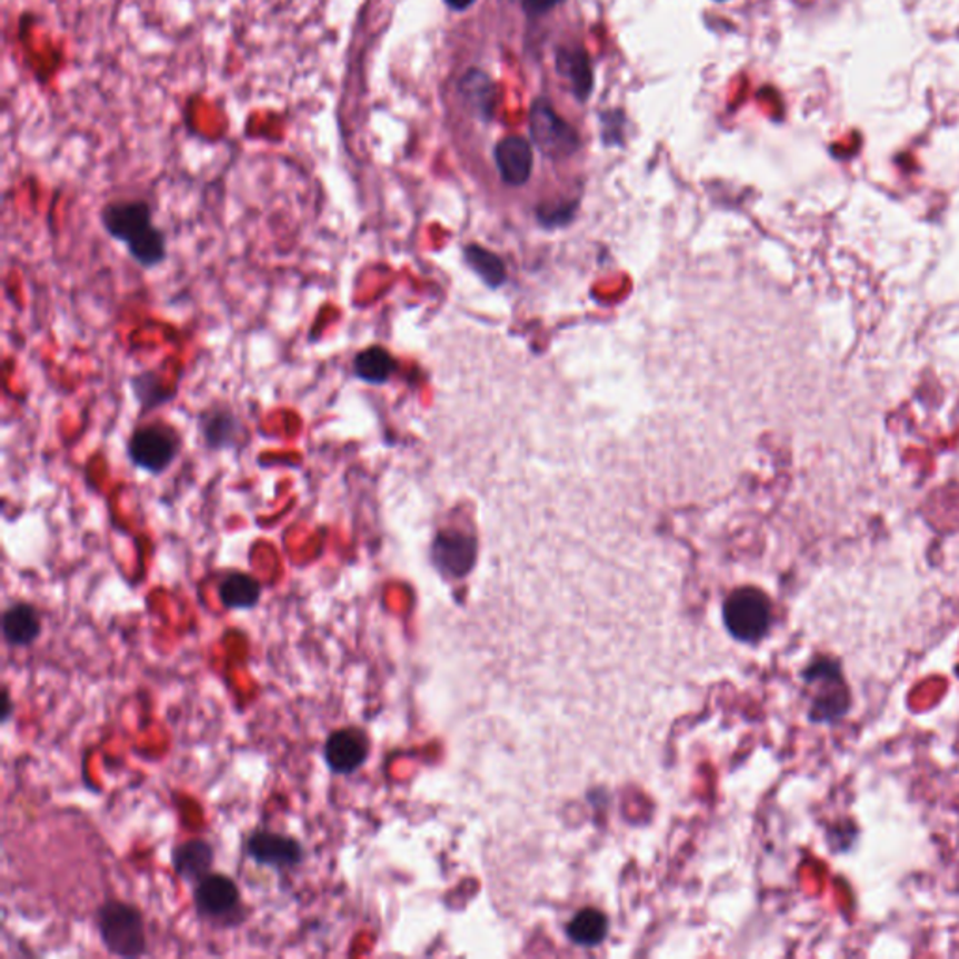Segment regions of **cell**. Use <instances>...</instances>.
<instances>
[{"label": "cell", "mask_w": 959, "mask_h": 959, "mask_svg": "<svg viewBox=\"0 0 959 959\" xmlns=\"http://www.w3.org/2000/svg\"><path fill=\"white\" fill-rule=\"evenodd\" d=\"M171 866L180 881L196 887L197 882L214 871V846L204 838L180 841L171 849Z\"/></svg>", "instance_id": "obj_11"}, {"label": "cell", "mask_w": 959, "mask_h": 959, "mask_svg": "<svg viewBox=\"0 0 959 959\" xmlns=\"http://www.w3.org/2000/svg\"><path fill=\"white\" fill-rule=\"evenodd\" d=\"M565 0H523V10L531 18H540L543 13L551 12L555 8L562 4Z\"/></svg>", "instance_id": "obj_22"}, {"label": "cell", "mask_w": 959, "mask_h": 959, "mask_svg": "<svg viewBox=\"0 0 959 959\" xmlns=\"http://www.w3.org/2000/svg\"><path fill=\"white\" fill-rule=\"evenodd\" d=\"M130 387L141 407V414L160 409L174 400L173 388H169L168 382L163 381L156 371H141L138 376L131 377Z\"/></svg>", "instance_id": "obj_18"}, {"label": "cell", "mask_w": 959, "mask_h": 959, "mask_svg": "<svg viewBox=\"0 0 959 959\" xmlns=\"http://www.w3.org/2000/svg\"><path fill=\"white\" fill-rule=\"evenodd\" d=\"M567 933L579 947H595L608 933V918L597 909H583L568 923Z\"/></svg>", "instance_id": "obj_19"}, {"label": "cell", "mask_w": 959, "mask_h": 959, "mask_svg": "<svg viewBox=\"0 0 959 959\" xmlns=\"http://www.w3.org/2000/svg\"><path fill=\"white\" fill-rule=\"evenodd\" d=\"M461 94L482 117H489L493 111L495 87L486 73H467L461 81Z\"/></svg>", "instance_id": "obj_20"}, {"label": "cell", "mask_w": 959, "mask_h": 959, "mask_svg": "<svg viewBox=\"0 0 959 959\" xmlns=\"http://www.w3.org/2000/svg\"><path fill=\"white\" fill-rule=\"evenodd\" d=\"M448 8H452L456 12H466L477 2V0H444Z\"/></svg>", "instance_id": "obj_24"}, {"label": "cell", "mask_w": 959, "mask_h": 959, "mask_svg": "<svg viewBox=\"0 0 959 959\" xmlns=\"http://www.w3.org/2000/svg\"><path fill=\"white\" fill-rule=\"evenodd\" d=\"M371 742L360 727H340L328 735L322 746V759L334 776H352L368 763Z\"/></svg>", "instance_id": "obj_9"}, {"label": "cell", "mask_w": 959, "mask_h": 959, "mask_svg": "<svg viewBox=\"0 0 959 959\" xmlns=\"http://www.w3.org/2000/svg\"><path fill=\"white\" fill-rule=\"evenodd\" d=\"M197 429L207 450L226 452L239 447L242 422L231 407L210 406L197 414Z\"/></svg>", "instance_id": "obj_10"}, {"label": "cell", "mask_w": 959, "mask_h": 959, "mask_svg": "<svg viewBox=\"0 0 959 959\" xmlns=\"http://www.w3.org/2000/svg\"><path fill=\"white\" fill-rule=\"evenodd\" d=\"M557 72L560 78L568 79L572 92L578 100L585 102L592 92L595 78L590 68L589 54L581 48H562L557 53Z\"/></svg>", "instance_id": "obj_16"}, {"label": "cell", "mask_w": 959, "mask_h": 959, "mask_svg": "<svg viewBox=\"0 0 959 959\" xmlns=\"http://www.w3.org/2000/svg\"><path fill=\"white\" fill-rule=\"evenodd\" d=\"M244 855L261 868H270L278 873L294 870L304 865L306 849L294 836L276 830L257 829L244 841Z\"/></svg>", "instance_id": "obj_8"}, {"label": "cell", "mask_w": 959, "mask_h": 959, "mask_svg": "<svg viewBox=\"0 0 959 959\" xmlns=\"http://www.w3.org/2000/svg\"><path fill=\"white\" fill-rule=\"evenodd\" d=\"M42 617L32 603L13 602L2 611V639L12 649H29L42 638Z\"/></svg>", "instance_id": "obj_13"}, {"label": "cell", "mask_w": 959, "mask_h": 959, "mask_svg": "<svg viewBox=\"0 0 959 959\" xmlns=\"http://www.w3.org/2000/svg\"><path fill=\"white\" fill-rule=\"evenodd\" d=\"M808 693V720L819 726H838L852 709L851 686L840 660L817 656L802 671Z\"/></svg>", "instance_id": "obj_2"}, {"label": "cell", "mask_w": 959, "mask_h": 959, "mask_svg": "<svg viewBox=\"0 0 959 959\" xmlns=\"http://www.w3.org/2000/svg\"><path fill=\"white\" fill-rule=\"evenodd\" d=\"M193 907L199 920L227 928L239 926L246 917L239 885L226 873L216 871L193 887Z\"/></svg>", "instance_id": "obj_6"}, {"label": "cell", "mask_w": 959, "mask_h": 959, "mask_svg": "<svg viewBox=\"0 0 959 959\" xmlns=\"http://www.w3.org/2000/svg\"><path fill=\"white\" fill-rule=\"evenodd\" d=\"M718 2H723V0H718Z\"/></svg>", "instance_id": "obj_25"}, {"label": "cell", "mask_w": 959, "mask_h": 959, "mask_svg": "<svg viewBox=\"0 0 959 959\" xmlns=\"http://www.w3.org/2000/svg\"><path fill=\"white\" fill-rule=\"evenodd\" d=\"M398 371V360L381 346L358 351L352 358V373L368 384H384Z\"/></svg>", "instance_id": "obj_17"}, {"label": "cell", "mask_w": 959, "mask_h": 959, "mask_svg": "<svg viewBox=\"0 0 959 959\" xmlns=\"http://www.w3.org/2000/svg\"><path fill=\"white\" fill-rule=\"evenodd\" d=\"M474 540L463 532L442 531L437 535L431 546V559L442 573L461 578L472 568L474 562Z\"/></svg>", "instance_id": "obj_12"}, {"label": "cell", "mask_w": 959, "mask_h": 959, "mask_svg": "<svg viewBox=\"0 0 959 959\" xmlns=\"http://www.w3.org/2000/svg\"><path fill=\"white\" fill-rule=\"evenodd\" d=\"M182 439L171 423L154 420L131 431L126 442V453L133 467L160 477L168 472L179 458Z\"/></svg>", "instance_id": "obj_4"}, {"label": "cell", "mask_w": 959, "mask_h": 959, "mask_svg": "<svg viewBox=\"0 0 959 959\" xmlns=\"http://www.w3.org/2000/svg\"><path fill=\"white\" fill-rule=\"evenodd\" d=\"M529 120H531L529 128H531L532 143L543 156L553 160H565L576 154L581 147L576 128L568 124L567 120L560 119L548 100L543 98L535 100Z\"/></svg>", "instance_id": "obj_7"}, {"label": "cell", "mask_w": 959, "mask_h": 959, "mask_svg": "<svg viewBox=\"0 0 959 959\" xmlns=\"http://www.w3.org/2000/svg\"><path fill=\"white\" fill-rule=\"evenodd\" d=\"M262 585L251 573L227 572L218 583V598L229 611H250L261 602Z\"/></svg>", "instance_id": "obj_15"}, {"label": "cell", "mask_w": 959, "mask_h": 959, "mask_svg": "<svg viewBox=\"0 0 959 959\" xmlns=\"http://www.w3.org/2000/svg\"><path fill=\"white\" fill-rule=\"evenodd\" d=\"M467 261L472 269L477 270L478 274L482 276V280L489 286H501L507 276L505 264L499 257L493 256L491 251L482 250L480 246H469L467 248Z\"/></svg>", "instance_id": "obj_21"}, {"label": "cell", "mask_w": 959, "mask_h": 959, "mask_svg": "<svg viewBox=\"0 0 959 959\" xmlns=\"http://www.w3.org/2000/svg\"><path fill=\"white\" fill-rule=\"evenodd\" d=\"M772 602L763 590L742 587L723 603V622L729 633L742 643H759L772 628Z\"/></svg>", "instance_id": "obj_5"}, {"label": "cell", "mask_w": 959, "mask_h": 959, "mask_svg": "<svg viewBox=\"0 0 959 959\" xmlns=\"http://www.w3.org/2000/svg\"><path fill=\"white\" fill-rule=\"evenodd\" d=\"M13 716V701L12 693L8 688L2 690V712H0V721H2V726H7L8 721L12 720Z\"/></svg>", "instance_id": "obj_23"}, {"label": "cell", "mask_w": 959, "mask_h": 959, "mask_svg": "<svg viewBox=\"0 0 959 959\" xmlns=\"http://www.w3.org/2000/svg\"><path fill=\"white\" fill-rule=\"evenodd\" d=\"M495 163L508 186H523L532 173L531 143L519 136H508L497 143Z\"/></svg>", "instance_id": "obj_14"}, {"label": "cell", "mask_w": 959, "mask_h": 959, "mask_svg": "<svg viewBox=\"0 0 959 959\" xmlns=\"http://www.w3.org/2000/svg\"><path fill=\"white\" fill-rule=\"evenodd\" d=\"M100 221L106 233L122 242L141 269H156L168 257V240L156 227L154 212L143 199H119L103 207Z\"/></svg>", "instance_id": "obj_1"}, {"label": "cell", "mask_w": 959, "mask_h": 959, "mask_svg": "<svg viewBox=\"0 0 959 959\" xmlns=\"http://www.w3.org/2000/svg\"><path fill=\"white\" fill-rule=\"evenodd\" d=\"M96 930L102 947L114 958L149 956V937L141 909L122 900H106L96 911Z\"/></svg>", "instance_id": "obj_3"}]
</instances>
